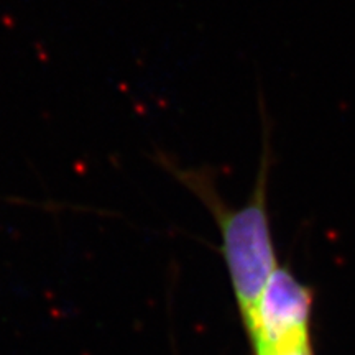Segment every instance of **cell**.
<instances>
[{"mask_svg": "<svg viewBox=\"0 0 355 355\" xmlns=\"http://www.w3.org/2000/svg\"><path fill=\"white\" fill-rule=\"evenodd\" d=\"M261 153L254 189L241 207H230L220 198L214 173L207 168L180 166L170 158L162 157L159 163L175 180L201 201L214 217L222 237V255L232 279V286L241 306L243 321L250 316L261 291L277 266L268 217V184L273 166L272 122L266 114L261 94Z\"/></svg>", "mask_w": 355, "mask_h": 355, "instance_id": "obj_1", "label": "cell"}, {"mask_svg": "<svg viewBox=\"0 0 355 355\" xmlns=\"http://www.w3.org/2000/svg\"><path fill=\"white\" fill-rule=\"evenodd\" d=\"M311 295L285 268H277L245 319L257 355H275L309 343Z\"/></svg>", "mask_w": 355, "mask_h": 355, "instance_id": "obj_2", "label": "cell"}, {"mask_svg": "<svg viewBox=\"0 0 355 355\" xmlns=\"http://www.w3.org/2000/svg\"><path fill=\"white\" fill-rule=\"evenodd\" d=\"M275 355H311V347H309V343H306V344L296 345V347L293 349L283 350V352H278Z\"/></svg>", "mask_w": 355, "mask_h": 355, "instance_id": "obj_3", "label": "cell"}]
</instances>
